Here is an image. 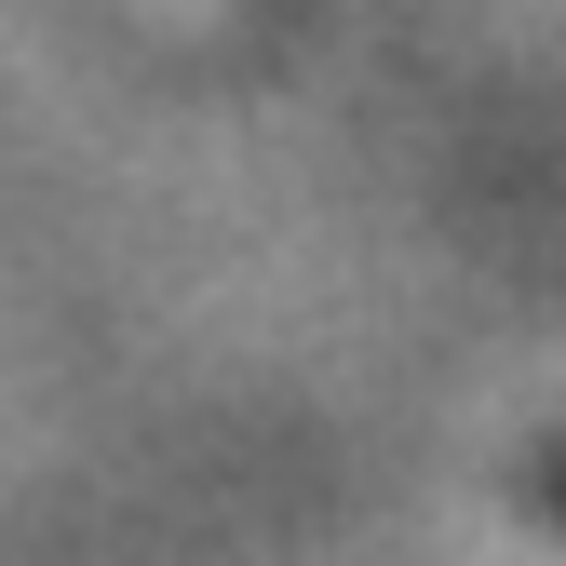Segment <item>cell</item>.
I'll list each match as a JSON object with an SVG mask.
<instances>
[{"label": "cell", "instance_id": "1", "mask_svg": "<svg viewBox=\"0 0 566 566\" xmlns=\"http://www.w3.org/2000/svg\"><path fill=\"white\" fill-rule=\"evenodd\" d=\"M539 513H553V526H566V446H553V459H539Z\"/></svg>", "mask_w": 566, "mask_h": 566}]
</instances>
